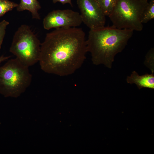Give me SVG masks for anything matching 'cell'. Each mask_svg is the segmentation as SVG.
I'll return each instance as SVG.
<instances>
[{
    "label": "cell",
    "mask_w": 154,
    "mask_h": 154,
    "mask_svg": "<svg viewBox=\"0 0 154 154\" xmlns=\"http://www.w3.org/2000/svg\"><path fill=\"white\" fill-rule=\"evenodd\" d=\"M41 44L30 27L23 24L15 33L9 51L21 62L29 67L39 61Z\"/></svg>",
    "instance_id": "cell-5"
},
{
    "label": "cell",
    "mask_w": 154,
    "mask_h": 154,
    "mask_svg": "<svg viewBox=\"0 0 154 154\" xmlns=\"http://www.w3.org/2000/svg\"><path fill=\"white\" fill-rule=\"evenodd\" d=\"M18 4L9 0H0V17L17 7Z\"/></svg>",
    "instance_id": "cell-12"
},
{
    "label": "cell",
    "mask_w": 154,
    "mask_h": 154,
    "mask_svg": "<svg viewBox=\"0 0 154 154\" xmlns=\"http://www.w3.org/2000/svg\"><path fill=\"white\" fill-rule=\"evenodd\" d=\"M52 1L54 3L57 2H60L63 5L69 4L71 6H72V0H52Z\"/></svg>",
    "instance_id": "cell-14"
},
{
    "label": "cell",
    "mask_w": 154,
    "mask_h": 154,
    "mask_svg": "<svg viewBox=\"0 0 154 154\" xmlns=\"http://www.w3.org/2000/svg\"><path fill=\"white\" fill-rule=\"evenodd\" d=\"M9 24V22L5 20L0 22V49L6 34V28Z\"/></svg>",
    "instance_id": "cell-13"
},
{
    "label": "cell",
    "mask_w": 154,
    "mask_h": 154,
    "mask_svg": "<svg viewBox=\"0 0 154 154\" xmlns=\"http://www.w3.org/2000/svg\"><path fill=\"white\" fill-rule=\"evenodd\" d=\"M82 23L90 29L105 26L106 16L95 0H77Z\"/></svg>",
    "instance_id": "cell-7"
},
{
    "label": "cell",
    "mask_w": 154,
    "mask_h": 154,
    "mask_svg": "<svg viewBox=\"0 0 154 154\" xmlns=\"http://www.w3.org/2000/svg\"><path fill=\"white\" fill-rule=\"evenodd\" d=\"M10 57V56H4L3 55L0 56V64L2 62L7 60Z\"/></svg>",
    "instance_id": "cell-15"
},
{
    "label": "cell",
    "mask_w": 154,
    "mask_h": 154,
    "mask_svg": "<svg viewBox=\"0 0 154 154\" xmlns=\"http://www.w3.org/2000/svg\"><path fill=\"white\" fill-rule=\"evenodd\" d=\"M103 13L106 16H109L112 12L117 0H95Z\"/></svg>",
    "instance_id": "cell-10"
},
{
    "label": "cell",
    "mask_w": 154,
    "mask_h": 154,
    "mask_svg": "<svg viewBox=\"0 0 154 154\" xmlns=\"http://www.w3.org/2000/svg\"><path fill=\"white\" fill-rule=\"evenodd\" d=\"M126 81L128 84H135L139 89L143 88L154 89V74L153 73L140 76L134 71L130 76H127Z\"/></svg>",
    "instance_id": "cell-8"
},
{
    "label": "cell",
    "mask_w": 154,
    "mask_h": 154,
    "mask_svg": "<svg viewBox=\"0 0 154 154\" xmlns=\"http://www.w3.org/2000/svg\"><path fill=\"white\" fill-rule=\"evenodd\" d=\"M148 0H117L109 16L112 26L119 29L141 31L144 11Z\"/></svg>",
    "instance_id": "cell-4"
},
{
    "label": "cell",
    "mask_w": 154,
    "mask_h": 154,
    "mask_svg": "<svg viewBox=\"0 0 154 154\" xmlns=\"http://www.w3.org/2000/svg\"><path fill=\"white\" fill-rule=\"evenodd\" d=\"M154 18V0H151L145 8L143 14L141 22L146 23Z\"/></svg>",
    "instance_id": "cell-11"
},
{
    "label": "cell",
    "mask_w": 154,
    "mask_h": 154,
    "mask_svg": "<svg viewBox=\"0 0 154 154\" xmlns=\"http://www.w3.org/2000/svg\"><path fill=\"white\" fill-rule=\"evenodd\" d=\"M16 8L17 11L19 12L24 10L29 11L31 13L33 19H40L38 11L41 8V6L37 0H20Z\"/></svg>",
    "instance_id": "cell-9"
},
{
    "label": "cell",
    "mask_w": 154,
    "mask_h": 154,
    "mask_svg": "<svg viewBox=\"0 0 154 154\" xmlns=\"http://www.w3.org/2000/svg\"><path fill=\"white\" fill-rule=\"evenodd\" d=\"M133 31L113 26L90 29L86 42L93 63L111 68L115 56L125 48Z\"/></svg>",
    "instance_id": "cell-2"
},
{
    "label": "cell",
    "mask_w": 154,
    "mask_h": 154,
    "mask_svg": "<svg viewBox=\"0 0 154 154\" xmlns=\"http://www.w3.org/2000/svg\"><path fill=\"white\" fill-rule=\"evenodd\" d=\"M82 23L80 13L71 9H58L49 12L43 21L44 29L76 27Z\"/></svg>",
    "instance_id": "cell-6"
},
{
    "label": "cell",
    "mask_w": 154,
    "mask_h": 154,
    "mask_svg": "<svg viewBox=\"0 0 154 154\" xmlns=\"http://www.w3.org/2000/svg\"><path fill=\"white\" fill-rule=\"evenodd\" d=\"M87 52L85 33L82 29L58 28L46 34L41 44L38 62L45 72L66 76L81 67Z\"/></svg>",
    "instance_id": "cell-1"
},
{
    "label": "cell",
    "mask_w": 154,
    "mask_h": 154,
    "mask_svg": "<svg viewBox=\"0 0 154 154\" xmlns=\"http://www.w3.org/2000/svg\"><path fill=\"white\" fill-rule=\"evenodd\" d=\"M29 67L16 58L0 67V93L5 97H17L24 92L32 81Z\"/></svg>",
    "instance_id": "cell-3"
}]
</instances>
